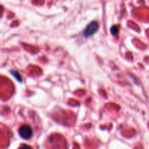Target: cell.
Instances as JSON below:
<instances>
[{
  "label": "cell",
  "instance_id": "1",
  "mask_svg": "<svg viewBox=\"0 0 149 149\" xmlns=\"http://www.w3.org/2000/svg\"><path fill=\"white\" fill-rule=\"evenodd\" d=\"M98 27L99 25L98 22H92V23H89L86 28H85V29L84 30V36H85V37H91V36L94 35V34L96 33V31L98 30Z\"/></svg>",
  "mask_w": 149,
  "mask_h": 149
},
{
  "label": "cell",
  "instance_id": "2",
  "mask_svg": "<svg viewBox=\"0 0 149 149\" xmlns=\"http://www.w3.org/2000/svg\"><path fill=\"white\" fill-rule=\"evenodd\" d=\"M19 135L22 138L25 139V140H28L30 139L33 135L32 129H31V127L29 125H22L20 128H19Z\"/></svg>",
  "mask_w": 149,
  "mask_h": 149
},
{
  "label": "cell",
  "instance_id": "3",
  "mask_svg": "<svg viewBox=\"0 0 149 149\" xmlns=\"http://www.w3.org/2000/svg\"><path fill=\"white\" fill-rule=\"evenodd\" d=\"M111 33H112L113 35H116V34L118 33V28H117V27H116V26H113L111 29Z\"/></svg>",
  "mask_w": 149,
  "mask_h": 149
},
{
  "label": "cell",
  "instance_id": "4",
  "mask_svg": "<svg viewBox=\"0 0 149 149\" xmlns=\"http://www.w3.org/2000/svg\"><path fill=\"white\" fill-rule=\"evenodd\" d=\"M20 149H32V148H31L30 147V146H25V145H23V146H22V147H20Z\"/></svg>",
  "mask_w": 149,
  "mask_h": 149
}]
</instances>
